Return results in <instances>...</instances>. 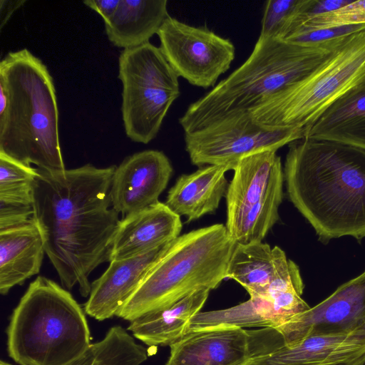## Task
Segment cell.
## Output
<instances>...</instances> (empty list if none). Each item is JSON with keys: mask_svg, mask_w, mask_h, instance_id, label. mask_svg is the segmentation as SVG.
I'll return each mask as SVG.
<instances>
[{"mask_svg": "<svg viewBox=\"0 0 365 365\" xmlns=\"http://www.w3.org/2000/svg\"><path fill=\"white\" fill-rule=\"evenodd\" d=\"M115 168L86 164L58 172L37 168L34 221L62 285L67 289L78 285L83 297L91 292L90 274L110 262L120 221L110 196Z\"/></svg>", "mask_w": 365, "mask_h": 365, "instance_id": "6da1fadb", "label": "cell"}, {"mask_svg": "<svg viewBox=\"0 0 365 365\" xmlns=\"http://www.w3.org/2000/svg\"><path fill=\"white\" fill-rule=\"evenodd\" d=\"M283 169L290 201L321 239L365 237V150L303 138Z\"/></svg>", "mask_w": 365, "mask_h": 365, "instance_id": "7a4b0ae2", "label": "cell"}, {"mask_svg": "<svg viewBox=\"0 0 365 365\" xmlns=\"http://www.w3.org/2000/svg\"><path fill=\"white\" fill-rule=\"evenodd\" d=\"M0 86L8 98L0 115V154L48 172L66 170L56 90L46 65L26 48L9 52L0 62Z\"/></svg>", "mask_w": 365, "mask_h": 365, "instance_id": "3957f363", "label": "cell"}, {"mask_svg": "<svg viewBox=\"0 0 365 365\" xmlns=\"http://www.w3.org/2000/svg\"><path fill=\"white\" fill-rule=\"evenodd\" d=\"M347 36L311 45L259 37L240 67L188 106L179 119L185 133L228 115L250 112L264 99L312 72Z\"/></svg>", "mask_w": 365, "mask_h": 365, "instance_id": "277c9868", "label": "cell"}, {"mask_svg": "<svg viewBox=\"0 0 365 365\" xmlns=\"http://www.w3.org/2000/svg\"><path fill=\"white\" fill-rule=\"evenodd\" d=\"M85 314L68 291L36 277L10 317L9 356L19 365H68L91 344Z\"/></svg>", "mask_w": 365, "mask_h": 365, "instance_id": "5b68a950", "label": "cell"}, {"mask_svg": "<svg viewBox=\"0 0 365 365\" xmlns=\"http://www.w3.org/2000/svg\"><path fill=\"white\" fill-rule=\"evenodd\" d=\"M236 245L223 224L192 230L168 243L116 316L131 322L195 290L217 288Z\"/></svg>", "mask_w": 365, "mask_h": 365, "instance_id": "8992f818", "label": "cell"}, {"mask_svg": "<svg viewBox=\"0 0 365 365\" xmlns=\"http://www.w3.org/2000/svg\"><path fill=\"white\" fill-rule=\"evenodd\" d=\"M365 81V30L346 37L303 78L262 101L250 111L267 128L309 126L335 100Z\"/></svg>", "mask_w": 365, "mask_h": 365, "instance_id": "52a82bcc", "label": "cell"}, {"mask_svg": "<svg viewBox=\"0 0 365 365\" xmlns=\"http://www.w3.org/2000/svg\"><path fill=\"white\" fill-rule=\"evenodd\" d=\"M178 78L160 48L150 42L123 50L118 58L121 112L131 140L148 144L156 137L180 94Z\"/></svg>", "mask_w": 365, "mask_h": 365, "instance_id": "ba28073f", "label": "cell"}, {"mask_svg": "<svg viewBox=\"0 0 365 365\" xmlns=\"http://www.w3.org/2000/svg\"><path fill=\"white\" fill-rule=\"evenodd\" d=\"M277 150L242 158L225 195L227 232L236 243L262 242L279 220L284 169Z\"/></svg>", "mask_w": 365, "mask_h": 365, "instance_id": "9c48e42d", "label": "cell"}, {"mask_svg": "<svg viewBox=\"0 0 365 365\" xmlns=\"http://www.w3.org/2000/svg\"><path fill=\"white\" fill-rule=\"evenodd\" d=\"M303 138L302 128H267L255 122L250 112H246L224 117L197 131L185 133V143L193 165H216L233 170L246 156L277 150Z\"/></svg>", "mask_w": 365, "mask_h": 365, "instance_id": "30bf717a", "label": "cell"}, {"mask_svg": "<svg viewBox=\"0 0 365 365\" xmlns=\"http://www.w3.org/2000/svg\"><path fill=\"white\" fill-rule=\"evenodd\" d=\"M284 344L275 328L217 325L189 331L170 346L165 365H250Z\"/></svg>", "mask_w": 365, "mask_h": 365, "instance_id": "8fae6325", "label": "cell"}, {"mask_svg": "<svg viewBox=\"0 0 365 365\" xmlns=\"http://www.w3.org/2000/svg\"><path fill=\"white\" fill-rule=\"evenodd\" d=\"M160 48L179 77L207 88L230 67L235 56L232 42L206 27L190 26L168 16L160 28Z\"/></svg>", "mask_w": 365, "mask_h": 365, "instance_id": "7c38bea8", "label": "cell"}, {"mask_svg": "<svg viewBox=\"0 0 365 365\" xmlns=\"http://www.w3.org/2000/svg\"><path fill=\"white\" fill-rule=\"evenodd\" d=\"M365 322V273L345 282L324 301L277 328L286 345L309 336L349 334Z\"/></svg>", "mask_w": 365, "mask_h": 365, "instance_id": "4fadbf2b", "label": "cell"}, {"mask_svg": "<svg viewBox=\"0 0 365 365\" xmlns=\"http://www.w3.org/2000/svg\"><path fill=\"white\" fill-rule=\"evenodd\" d=\"M172 173V165L161 151L147 150L128 156L114 171L113 207L125 217L159 202Z\"/></svg>", "mask_w": 365, "mask_h": 365, "instance_id": "5bb4252c", "label": "cell"}, {"mask_svg": "<svg viewBox=\"0 0 365 365\" xmlns=\"http://www.w3.org/2000/svg\"><path fill=\"white\" fill-rule=\"evenodd\" d=\"M168 244L134 257L111 260L104 273L91 283L84 305L86 314L98 321L116 316Z\"/></svg>", "mask_w": 365, "mask_h": 365, "instance_id": "9a60e30c", "label": "cell"}, {"mask_svg": "<svg viewBox=\"0 0 365 365\" xmlns=\"http://www.w3.org/2000/svg\"><path fill=\"white\" fill-rule=\"evenodd\" d=\"M181 230L180 217L159 201L120 220L110 262L141 255L171 242L180 236Z\"/></svg>", "mask_w": 365, "mask_h": 365, "instance_id": "2e32d148", "label": "cell"}, {"mask_svg": "<svg viewBox=\"0 0 365 365\" xmlns=\"http://www.w3.org/2000/svg\"><path fill=\"white\" fill-rule=\"evenodd\" d=\"M365 354V331L309 336L283 344L250 365H324L354 359Z\"/></svg>", "mask_w": 365, "mask_h": 365, "instance_id": "e0dca14e", "label": "cell"}, {"mask_svg": "<svg viewBox=\"0 0 365 365\" xmlns=\"http://www.w3.org/2000/svg\"><path fill=\"white\" fill-rule=\"evenodd\" d=\"M227 171L224 166L210 165L180 175L169 190L165 205L187 221L215 212L227 193Z\"/></svg>", "mask_w": 365, "mask_h": 365, "instance_id": "ac0fdd59", "label": "cell"}, {"mask_svg": "<svg viewBox=\"0 0 365 365\" xmlns=\"http://www.w3.org/2000/svg\"><path fill=\"white\" fill-rule=\"evenodd\" d=\"M303 132L304 138L365 150V81L335 100Z\"/></svg>", "mask_w": 365, "mask_h": 365, "instance_id": "d6986e66", "label": "cell"}, {"mask_svg": "<svg viewBox=\"0 0 365 365\" xmlns=\"http://www.w3.org/2000/svg\"><path fill=\"white\" fill-rule=\"evenodd\" d=\"M45 254L34 221L0 231V293L6 295L14 286L37 274Z\"/></svg>", "mask_w": 365, "mask_h": 365, "instance_id": "ffe728a7", "label": "cell"}, {"mask_svg": "<svg viewBox=\"0 0 365 365\" xmlns=\"http://www.w3.org/2000/svg\"><path fill=\"white\" fill-rule=\"evenodd\" d=\"M210 292L195 290L167 308L130 322L128 330L149 346H171L187 333L190 322L200 312Z\"/></svg>", "mask_w": 365, "mask_h": 365, "instance_id": "44dd1931", "label": "cell"}, {"mask_svg": "<svg viewBox=\"0 0 365 365\" xmlns=\"http://www.w3.org/2000/svg\"><path fill=\"white\" fill-rule=\"evenodd\" d=\"M166 0H120L105 24L108 40L123 49L149 42L169 16Z\"/></svg>", "mask_w": 365, "mask_h": 365, "instance_id": "7402d4cb", "label": "cell"}, {"mask_svg": "<svg viewBox=\"0 0 365 365\" xmlns=\"http://www.w3.org/2000/svg\"><path fill=\"white\" fill-rule=\"evenodd\" d=\"M285 252L262 242L236 243L230 257L226 277L238 282L251 298H261L274 278Z\"/></svg>", "mask_w": 365, "mask_h": 365, "instance_id": "603a6c76", "label": "cell"}, {"mask_svg": "<svg viewBox=\"0 0 365 365\" xmlns=\"http://www.w3.org/2000/svg\"><path fill=\"white\" fill-rule=\"evenodd\" d=\"M287 322L272 302L250 297L230 308L199 312L190 322L188 331L217 325L277 329Z\"/></svg>", "mask_w": 365, "mask_h": 365, "instance_id": "cb8c5ba5", "label": "cell"}, {"mask_svg": "<svg viewBox=\"0 0 365 365\" xmlns=\"http://www.w3.org/2000/svg\"><path fill=\"white\" fill-rule=\"evenodd\" d=\"M148 351L122 327H110L101 341L68 365H140Z\"/></svg>", "mask_w": 365, "mask_h": 365, "instance_id": "d4e9b609", "label": "cell"}, {"mask_svg": "<svg viewBox=\"0 0 365 365\" xmlns=\"http://www.w3.org/2000/svg\"><path fill=\"white\" fill-rule=\"evenodd\" d=\"M37 168L0 154V200L33 202Z\"/></svg>", "mask_w": 365, "mask_h": 365, "instance_id": "484cf974", "label": "cell"}, {"mask_svg": "<svg viewBox=\"0 0 365 365\" xmlns=\"http://www.w3.org/2000/svg\"><path fill=\"white\" fill-rule=\"evenodd\" d=\"M306 1H267L265 4L259 37L283 40L291 23L302 11Z\"/></svg>", "mask_w": 365, "mask_h": 365, "instance_id": "4316f807", "label": "cell"}, {"mask_svg": "<svg viewBox=\"0 0 365 365\" xmlns=\"http://www.w3.org/2000/svg\"><path fill=\"white\" fill-rule=\"evenodd\" d=\"M351 24H365V0L351 1L331 12L310 17L302 21H294L286 36L298 27L320 29Z\"/></svg>", "mask_w": 365, "mask_h": 365, "instance_id": "83f0119b", "label": "cell"}, {"mask_svg": "<svg viewBox=\"0 0 365 365\" xmlns=\"http://www.w3.org/2000/svg\"><path fill=\"white\" fill-rule=\"evenodd\" d=\"M364 30H365V24L344 25L320 29L298 27L292 30L283 40L297 44L311 45L340 38Z\"/></svg>", "mask_w": 365, "mask_h": 365, "instance_id": "f1b7e54d", "label": "cell"}, {"mask_svg": "<svg viewBox=\"0 0 365 365\" xmlns=\"http://www.w3.org/2000/svg\"><path fill=\"white\" fill-rule=\"evenodd\" d=\"M34 221L33 202L0 200V231Z\"/></svg>", "mask_w": 365, "mask_h": 365, "instance_id": "f546056e", "label": "cell"}, {"mask_svg": "<svg viewBox=\"0 0 365 365\" xmlns=\"http://www.w3.org/2000/svg\"><path fill=\"white\" fill-rule=\"evenodd\" d=\"M120 0H86L83 4L108 21L115 12Z\"/></svg>", "mask_w": 365, "mask_h": 365, "instance_id": "4dcf8cb0", "label": "cell"}, {"mask_svg": "<svg viewBox=\"0 0 365 365\" xmlns=\"http://www.w3.org/2000/svg\"><path fill=\"white\" fill-rule=\"evenodd\" d=\"M26 1H0L1 4V29L9 19L12 14L23 5Z\"/></svg>", "mask_w": 365, "mask_h": 365, "instance_id": "1f68e13d", "label": "cell"}, {"mask_svg": "<svg viewBox=\"0 0 365 365\" xmlns=\"http://www.w3.org/2000/svg\"><path fill=\"white\" fill-rule=\"evenodd\" d=\"M8 98L4 89L0 86V115L4 113L7 106Z\"/></svg>", "mask_w": 365, "mask_h": 365, "instance_id": "d6a6232c", "label": "cell"}, {"mask_svg": "<svg viewBox=\"0 0 365 365\" xmlns=\"http://www.w3.org/2000/svg\"><path fill=\"white\" fill-rule=\"evenodd\" d=\"M364 357H365V354L361 357H359V358H356L354 359L345 361H341V362L327 364H324V365H359L361 362V361L364 359Z\"/></svg>", "mask_w": 365, "mask_h": 365, "instance_id": "836d02e7", "label": "cell"}, {"mask_svg": "<svg viewBox=\"0 0 365 365\" xmlns=\"http://www.w3.org/2000/svg\"><path fill=\"white\" fill-rule=\"evenodd\" d=\"M0 365H11V364L1 360L0 361Z\"/></svg>", "mask_w": 365, "mask_h": 365, "instance_id": "e575fe53", "label": "cell"}, {"mask_svg": "<svg viewBox=\"0 0 365 365\" xmlns=\"http://www.w3.org/2000/svg\"><path fill=\"white\" fill-rule=\"evenodd\" d=\"M359 365H365V357Z\"/></svg>", "mask_w": 365, "mask_h": 365, "instance_id": "d590c367", "label": "cell"}, {"mask_svg": "<svg viewBox=\"0 0 365 365\" xmlns=\"http://www.w3.org/2000/svg\"><path fill=\"white\" fill-rule=\"evenodd\" d=\"M361 330H363L364 331H365V322L364 324L362 325L361 328Z\"/></svg>", "mask_w": 365, "mask_h": 365, "instance_id": "8d00e7d4", "label": "cell"}]
</instances>
